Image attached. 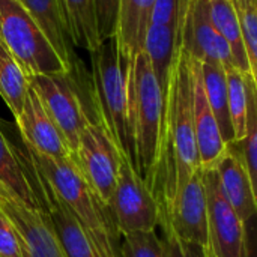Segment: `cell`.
Here are the masks:
<instances>
[{
    "instance_id": "6da1fadb",
    "label": "cell",
    "mask_w": 257,
    "mask_h": 257,
    "mask_svg": "<svg viewBox=\"0 0 257 257\" xmlns=\"http://www.w3.org/2000/svg\"><path fill=\"white\" fill-rule=\"evenodd\" d=\"M200 169L194 131L193 77L188 56L181 50L167 90L164 142L152 188L161 209L172 200L176 190Z\"/></svg>"
},
{
    "instance_id": "7a4b0ae2",
    "label": "cell",
    "mask_w": 257,
    "mask_h": 257,
    "mask_svg": "<svg viewBox=\"0 0 257 257\" xmlns=\"http://www.w3.org/2000/svg\"><path fill=\"white\" fill-rule=\"evenodd\" d=\"M29 163L45 179L83 229L95 257H123L122 235L107 206L86 184L74 161H56L27 149Z\"/></svg>"
},
{
    "instance_id": "3957f363",
    "label": "cell",
    "mask_w": 257,
    "mask_h": 257,
    "mask_svg": "<svg viewBox=\"0 0 257 257\" xmlns=\"http://www.w3.org/2000/svg\"><path fill=\"white\" fill-rule=\"evenodd\" d=\"M128 96L133 164L152 190L164 142L167 96L145 51H140L128 66Z\"/></svg>"
},
{
    "instance_id": "277c9868",
    "label": "cell",
    "mask_w": 257,
    "mask_h": 257,
    "mask_svg": "<svg viewBox=\"0 0 257 257\" xmlns=\"http://www.w3.org/2000/svg\"><path fill=\"white\" fill-rule=\"evenodd\" d=\"M90 56L98 116L117 149L133 161L128 96L130 62L120 54L116 36L102 41Z\"/></svg>"
},
{
    "instance_id": "5b68a950",
    "label": "cell",
    "mask_w": 257,
    "mask_h": 257,
    "mask_svg": "<svg viewBox=\"0 0 257 257\" xmlns=\"http://www.w3.org/2000/svg\"><path fill=\"white\" fill-rule=\"evenodd\" d=\"M0 41L29 77L69 72L39 23L20 0H0Z\"/></svg>"
},
{
    "instance_id": "8992f818",
    "label": "cell",
    "mask_w": 257,
    "mask_h": 257,
    "mask_svg": "<svg viewBox=\"0 0 257 257\" xmlns=\"http://www.w3.org/2000/svg\"><path fill=\"white\" fill-rule=\"evenodd\" d=\"M32 89L38 93L47 113L63 134L72 161L78 149V142L89 120H95L83 101L81 80L77 74H38L29 77Z\"/></svg>"
},
{
    "instance_id": "52a82bcc",
    "label": "cell",
    "mask_w": 257,
    "mask_h": 257,
    "mask_svg": "<svg viewBox=\"0 0 257 257\" xmlns=\"http://www.w3.org/2000/svg\"><path fill=\"white\" fill-rule=\"evenodd\" d=\"M108 211L122 236L155 232L161 221V206L158 199L149 185L140 178L133 161L125 154H120L116 188Z\"/></svg>"
},
{
    "instance_id": "ba28073f",
    "label": "cell",
    "mask_w": 257,
    "mask_h": 257,
    "mask_svg": "<svg viewBox=\"0 0 257 257\" xmlns=\"http://www.w3.org/2000/svg\"><path fill=\"white\" fill-rule=\"evenodd\" d=\"M120 151L99 119L89 120L78 142L74 164L96 199L108 208L116 188Z\"/></svg>"
},
{
    "instance_id": "9c48e42d",
    "label": "cell",
    "mask_w": 257,
    "mask_h": 257,
    "mask_svg": "<svg viewBox=\"0 0 257 257\" xmlns=\"http://www.w3.org/2000/svg\"><path fill=\"white\" fill-rule=\"evenodd\" d=\"M161 227L178 239L208 250V200L203 170H197L161 209Z\"/></svg>"
},
{
    "instance_id": "30bf717a",
    "label": "cell",
    "mask_w": 257,
    "mask_h": 257,
    "mask_svg": "<svg viewBox=\"0 0 257 257\" xmlns=\"http://www.w3.org/2000/svg\"><path fill=\"white\" fill-rule=\"evenodd\" d=\"M0 209L17 229L23 257H66L47 212L39 205L29 206L2 188Z\"/></svg>"
},
{
    "instance_id": "8fae6325",
    "label": "cell",
    "mask_w": 257,
    "mask_h": 257,
    "mask_svg": "<svg viewBox=\"0 0 257 257\" xmlns=\"http://www.w3.org/2000/svg\"><path fill=\"white\" fill-rule=\"evenodd\" d=\"M203 181L208 200V254L241 257L245 235L244 223L224 199L215 169L203 170Z\"/></svg>"
},
{
    "instance_id": "7c38bea8",
    "label": "cell",
    "mask_w": 257,
    "mask_h": 257,
    "mask_svg": "<svg viewBox=\"0 0 257 257\" xmlns=\"http://www.w3.org/2000/svg\"><path fill=\"white\" fill-rule=\"evenodd\" d=\"M182 50L202 63L236 68L230 45L211 23L209 0H191L182 32Z\"/></svg>"
},
{
    "instance_id": "4fadbf2b",
    "label": "cell",
    "mask_w": 257,
    "mask_h": 257,
    "mask_svg": "<svg viewBox=\"0 0 257 257\" xmlns=\"http://www.w3.org/2000/svg\"><path fill=\"white\" fill-rule=\"evenodd\" d=\"M15 122L29 151L56 161H72V152L63 134L47 113L32 86L24 110Z\"/></svg>"
},
{
    "instance_id": "5bb4252c",
    "label": "cell",
    "mask_w": 257,
    "mask_h": 257,
    "mask_svg": "<svg viewBox=\"0 0 257 257\" xmlns=\"http://www.w3.org/2000/svg\"><path fill=\"white\" fill-rule=\"evenodd\" d=\"M188 63H190L191 77H193L194 131H196L199 158H200L202 169L209 170V169H215V166L224 157L229 145L223 140L218 122L214 116V111L205 93L203 77H202V62L188 56Z\"/></svg>"
},
{
    "instance_id": "9a60e30c",
    "label": "cell",
    "mask_w": 257,
    "mask_h": 257,
    "mask_svg": "<svg viewBox=\"0 0 257 257\" xmlns=\"http://www.w3.org/2000/svg\"><path fill=\"white\" fill-rule=\"evenodd\" d=\"M215 173L224 199L235 209L242 223L245 224L248 220L256 217L254 191L238 143H230L227 146L224 157L215 166Z\"/></svg>"
},
{
    "instance_id": "2e32d148",
    "label": "cell",
    "mask_w": 257,
    "mask_h": 257,
    "mask_svg": "<svg viewBox=\"0 0 257 257\" xmlns=\"http://www.w3.org/2000/svg\"><path fill=\"white\" fill-rule=\"evenodd\" d=\"M42 27L48 41L69 69L77 74V56L71 47V35L62 0H20Z\"/></svg>"
},
{
    "instance_id": "e0dca14e",
    "label": "cell",
    "mask_w": 257,
    "mask_h": 257,
    "mask_svg": "<svg viewBox=\"0 0 257 257\" xmlns=\"http://www.w3.org/2000/svg\"><path fill=\"white\" fill-rule=\"evenodd\" d=\"M155 0H120L116 39L120 54L131 63L143 51Z\"/></svg>"
},
{
    "instance_id": "ac0fdd59",
    "label": "cell",
    "mask_w": 257,
    "mask_h": 257,
    "mask_svg": "<svg viewBox=\"0 0 257 257\" xmlns=\"http://www.w3.org/2000/svg\"><path fill=\"white\" fill-rule=\"evenodd\" d=\"M182 50V39L179 33L164 24H149L145 36L143 51L146 53L152 71L167 96L170 77L176 59Z\"/></svg>"
},
{
    "instance_id": "d6986e66",
    "label": "cell",
    "mask_w": 257,
    "mask_h": 257,
    "mask_svg": "<svg viewBox=\"0 0 257 257\" xmlns=\"http://www.w3.org/2000/svg\"><path fill=\"white\" fill-rule=\"evenodd\" d=\"M0 187L29 206H38L27 164L0 130Z\"/></svg>"
},
{
    "instance_id": "ffe728a7",
    "label": "cell",
    "mask_w": 257,
    "mask_h": 257,
    "mask_svg": "<svg viewBox=\"0 0 257 257\" xmlns=\"http://www.w3.org/2000/svg\"><path fill=\"white\" fill-rule=\"evenodd\" d=\"M209 17L218 35L223 36L230 45L236 68L244 74H250V65L242 38V27L233 0H209Z\"/></svg>"
},
{
    "instance_id": "44dd1931",
    "label": "cell",
    "mask_w": 257,
    "mask_h": 257,
    "mask_svg": "<svg viewBox=\"0 0 257 257\" xmlns=\"http://www.w3.org/2000/svg\"><path fill=\"white\" fill-rule=\"evenodd\" d=\"M29 90V75L24 72L8 47L0 41V96L6 102L15 120L24 110Z\"/></svg>"
},
{
    "instance_id": "7402d4cb",
    "label": "cell",
    "mask_w": 257,
    "mask_h": 257,
    "mask_svg": "<svg viewBox=\"0 0 257 257\" xmlns=\"http://www.w3.org/2000/svg\"><path fill=\"white\" fill-rule=\"evenodd\" d=\"M203 87L208 102L218 122L223 140L230 145L235 143L233 128L229 113V93H227V75L226 69L218 63H202Z\"/></svg>"
},
{
    "instance_id": "603a6c76",
    "label": "cell",
    "mask_w": 257,
    "mask_h": 257,
    "mask_svg": "<svg viewBox=\"0 0 257 257\" xmlns=\"http://www.w3.org/2000/svg\"><path fill=\"white\" fill-rule=\"evenodd\" d=\"M72 44L93 53L101 41L96 29L93 0H62Z\"/></svg>"
},
{
    "instance_id": "cb8c5ba5",
    "label": "cell",
    "mask_w": 257,
    "mask_h": 257,
    "mask_svg": "<svg viewBox=\"0 0 257 257\" xmlns=\"http://www.w3.org/2000/svg\"><path fill=\"white\" fill-rule=\"evenodd\" d=\"M227 75V93H229V113L233 128L235 143L244 140L247 133V108H248V95H247V74L241 72L238 68L226 69Z\"/></svg>"
},
{
    "instance_id": "d4e9b609",
    "label": "cell",
    "mask_w": 257,
    "mask_h": 257,
    "mask_svg": "<svg viewBox=\"0 0 257 257\" xmlns=\"http://www.w3.org/2000/svg\"><path fill=\"white\" fill-rule=\"evenodd\" d=\"M245 81H247V95H248L247 133H245L244 140L239 142L238 146H239L247 173L251 181L257 205V86L250 74H247Z\"/></svg>"
},
{
    "instance_id": "484cf974",
    "label": "cell",
    "mask_w": 257,
    "mask_h": 257,
    "mask_svg": "<svg viewBox=\"0 0 257 257\" xmlns=\"http://www.w3.org/2000/svg\"><path fill=\"white\" fill-rule=\"evenodd\" d=\"M239 15L244 47L250 65V75L257 86V2L256 0H233Z\"/></svg>"
},
{
    "instance_id": "4316f807",
    "label": "cell",
    "mask_w": 257,
    "mask_h": 257,
    "mask_svg": "<svg viewBox=\"0 0 257 257\" xmlns=\"http://www.w3.org/2000/svg\"><path fill=\"white\" fill-rule=\"evenodd\" d=\"M191 0H155L151 23L164 24L175 29L182 39L184 24L187 20Z\"/></svg>"
},
{
    "instance_id": "83f0119b",
    "label": "cell",
    "mask_w": 257,
    "mask_h": 257,
    "mask_svg": "<svg viewBox=\"0 0 257 257\" xmlns=\"http://www.w3.org/2000/svg\"><path fill=\"white\" fill-rule=\"evenodd\" d=\"M123 257H166L161 235L155 232L131 233L122 236Z\"/></svg>"
},
{
    "instance_id": "f1b7e54d",
    "label": "cell",
    "mask_w": 257,
    "mask_h": 257,
    "mask_svg": "<svg viewBox=\"0 0 257 257\" xmlns=\"http://www.w3.org/2000/svg\"><path fill=\"white\" fill-rule=\"evenodd\" d=\"M95 3V18L99 41L110 39L116 36L120 0H93Z\"/></svg>"
},
{
    "instance_id": "f546056e",
    "label": "cell",
    "mask_w": 257,
    "mask_h": 257,
    "mask_svg": "<svg viewBox=\"0 0 257 257\" xmlns=\"http://www.w3.org/2000/svg\"><path fill=\"white\" fill-rule=\"evenodd\" d=\"M161 227V226H158ZM161 239L164 244V254L166 257H209L208 250L205 247L188 244L178 239L170 230L161 227Z\"/></svg>"
},
{
    "instance_id": "4dcf8cb0",
    "label": "cell",
    "mask_w": 257,
    "mask_h": 257,
    "mask_svg": "<svg viewBox=\"0 0 257 257\" xmlns=\"http://www.w3.org/2000/svg\"><path fill=\"white\" fill-rule=\"evenodd\" d=\"M0 257H23L17 229L0 209Z\"/></svg>"
},
{
    "instance_id": "1f68e13d",
    "label": "cell",
    "mask_w": 257,
    "mask_h": 257,
    "mask_svg": "<svg viewBox=\"0 0 257 257\" xmlns=\"http://www.w3.org/2000/svg\"><path fill=\"white\" fill-rule=\"evenodd\" d=\"M244 248L241 257H257V215L244 224Z\"/></svg>"
},
{
    "instance_id": "d6a6232c",
    "label": "cell",
    "mask_w": 257,
    "mask_h": 257,
    "mask_svg": "<svg viewBox=\"0 0 257 257\" xmlns=\"http://www.w3.org/2000/svg\"><path fill=\"white\" fill-rule=\"evenodd\" d=\"M0 197H2V188H0Z\"/></svg>"
},
{
    "instance_id": "836d02e7",
    "label": "cell",
    "mask_w": 257,
    "mask_h": 257,
    "mask_svg": "<svg viewBox=\"0 0 257 257\" xmlns=\"http://www.w3.org/2000/svg\"><path fill=\"white\" fill-rule=\"evenodd\" d=\"M256 2H257V0H256Z\"/></svg>"
}]
</instances>
